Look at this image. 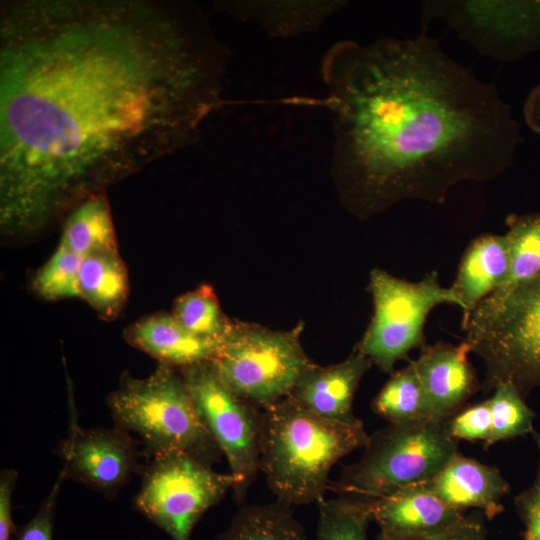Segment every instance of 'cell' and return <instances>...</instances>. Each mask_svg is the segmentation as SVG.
Returning <instances> with one entry per match:
<instances>
[{"label":"cell","instance_id":"obj_1","mask_svg":"<svg viewBox=\"0 0 540 540\" xmlns=\"http://www.w3.org/2000/svg\"><path fill=\"white\" fill-rule=\"evenodd\" d=\"M196 4H0V227L29 238L197 140L230 51Z\"/></svg>","mask_w":540,"mask_h":540},{"label":"cell","instance_id":"obj_30","mask_svg":"<svg viewBox=\"0 0 540 540\" xmlns=\"http://www.w3.org/2000/svg\"><path fill=\"white\" fill-rule=\"evenodd\" d=\"M538 450L537 473L532 485L514 498L523 525V540H540V432L532 433Z\"/></svg>","mask_w":540,"mask_h":540},{"label":"cell","instance_id":"obj_21","mask_svg":"<svg viewBox=\"0 0 540 540\" xmlns=\"http://www.w3.org/2000/svg\"><path fill=\"white\" fill-rule=\"evenodd\" d=\"M79 292L80 297L102 316L118 314L129 292L127 269L118 252H100L83 257Z\"/></svg>","mask_w":540,"mask_h":540},{"label":"cell","instance_id":"obj_26","mask_svg":"<svg viewBox=\"0 0 540 540\" xmlns=\"http://www.w3.org/2000/svg\"><path fill=\"white\" fill-rule=\"evenodd\" d=\"M172 315L189 332L218 341H222L233 326L208 285L180 296L174 303Z\"/></svg>","mask_w":540,"mask_h":540},{"label":"cell","instance_id":"obj_8","mask_svg":"<svg viewBox=\"0 0 540 540\" xmlns=\"http://www.w3.org/2000/svg\"><path fill=\"white\" fill-rule=\"evenodd\" d=\"M234 487L230 473L184 451H166L152 456L134 508L172 540H191L202 516Z\"/></svg>","mask_w":540,"mask_h":540},{"label":"cell","instance_id":"obj_22","mask_svg":"<svg viewBox=\"0 0 540 540\" xmlns=\"http://www.w3.org/2000/svg\"><path fill=\"white\" fill-rule=\"evenodd\" d=\"M505 223L509 267L500 286L482 301L488 304L498 302L540 274V212L510 214Z\"/></svg>","mask_w":540,"mask_h":540},{"label":"cell","instance_id":"obj_24","mask_svg":"<svg viewBox=\"0 0 540 540\" xmlns=\"http://www.w3.org/2000/svg\"><path fill=\"white\" fill-rule=\"evenodd\" d=\"M371 407L375 414L392 424L429 419L424 393L413 361L392 374L374 398Z\"/></svg>","mask_w":540,"mask_h":540},{"label":"cell","instance_id":"obj_5","mask_svg":"<svg viewBox=\"0 0 540 540\" xmlns=\"http://www.w3.org/2000/svg\"><path fill=\"white\" fill-rule=\"evenodd\" d=\"M462 329L484 363L485 393L508 383L526 399L540 388V274L498 302H481Z\"/></svg>","mask_w":540,"mask_h":540},{"label":"cell","instance_id":"obj_27","mask_svg":"<svg viewBox=\"0 0 540 540\" xmlns=\"http://www.w3.org/2000/svg\"><path fill=\"white\" fill-rule=\"evenodd\" d=\"M491 410V435L485 449L497 442L532 434L535 413L511 384H500L488 398Z\"/></svg>","mask_w":540,"mask_h":540},{"label":"cell","instance_id":"obj_31","mask_svg":"<svg viewBox=\"0 0 540 540\" xmlns=\"http://www.w3.org/2000/svg\"><path fill=\"white\" fill-rule=\"evenodd\" d=\"M64 480V475L60 471L36 514L25 525L18 528L15 540H53L57 498Z\"/></svg>","mask_w":540,"mask_h":540},{"label":"cell","instance_id":"obj_29","mask_svg":"<svg viewBox=\"0 0 540 540\" xmlns=\"http://www.w3.org/2000/svg\"><path fill=\"white\" fill-rule=\"evenodd\" d=\"M491 410L489 400L460 409L449 418V431L453 438L483 443L486 446L491 435Z\"/></svg>","mask_w":540,"mask_h":540},{"label":"cell","instance_id":"obj_15","mask_svg":"<svg viewBox=\"0 0 540 540\" xmlns=\"http://www.w3.org/2000/svg\"><path fill=\"white\" fill-rule=\"evenodd\" d=\"M372 365L370 359L357 351L338 364L328 367L312 365L288 398L325 419L362 424L353 412V400L362 377Z\"/></svg>","mask_w":540,"mask_h":540},{"label":"cell","instance_id":"obj_6","mask_svg":"<svg viewBox=\"0 0 540 540\" xmlns=\"http://www.w3.org/2000/svg\"><path fill=\"white\" fill-rule=\"evenodd\" d=\"M107 406L115 426L136 433L152 456L179 450L209 464L221 453L173 367L160 364L142 379L123 376Z\"/></svg>","mask_w":540,"mask_h":540},{"label":"cell","instance_id":"obj_19","mask_svg":"<svg viewBox=\"0 0 540 540\" xmlns=\"http://www.w3.org/2000/svg\"><path fill=\"white\" fill-rule=\"evenodd\" d=\"M508 267L509 246L505 235L483 234L470 243L451 286L462 305V325L479 303L500 286Z\"/></svg>","mask_w":540,"mask_h":540},{"label":"cell","instance_id":"obj_12","mask_svg":"<svg viewBox=\"0 0 540 540\" xmlns=\"http://www.w3.org/2000/svg\"><path fill=\"white\" fill-rule=\"evenodd\" d=\"M67 437L58 447L65 479L74 480L107 498L114 496L138 469L137 447L124 429L82 428L70 405Z\"/></svg>","mask_w":540,"mask_h":540},{"label":"cell","instance_id":"obj_18","mask_svg":"<svg viewBox=\"0 0 540 540\" xmlns=\"http://www.w3.org/2000/svg\"><path fill=\"white\" fill-rule=\"evenodd\" d=\"M344 1H221L216 9L260 26L269 36L292 38L316 32Z\"/></svg>","mask_w":540,"mask_h":540},{"label":"cell","instance_id":"obj_11","mask_svg":"<svg viewBox=\"0 0 540 540\" xmlns=\"http://www.w3.org/2000/svg\"><path fill=\"white\" fill-rule=\"evenodd\" d=\"M444 22L479 54L513 62L540 50V1H425L424 28Z\"/></svg>","mask_w":540,"mask_h":540},{"label":"cell","instance_id":"obj_32","mask_svg":"<svg viewBox=\"0 0 540 540\" xmlns=\"http://www.w3.org/2000/svg\"><path fill=\"white\" fill-rule=\"evenodd\" d=\"M484 518L481 512L476 511L470 515H465L460 523L440 534L393 538L379 533L377 540H487Z\"/></svg>","mask_w":540,"mask_h":540},{"label":"cell","instance_id":"obj_28","mask_svg":"<svg viewBox=\"0 0 540 540\" xmlns=\"http://www.w3.org/2000/svg\"><path fill=\"white\" fill-rule=\"evenodd\" d=\"M83 257L59 243L36 273L32 286L46 300L80 297L79 272Z\"/></svg>","mask_w":540,"mask_h":540},{"label":"cell","instance_id":"obj_14","mask_svg":"<svg viewBox=\"0 0 540 540\" xmlns=\"http://www.w3.org/2000/svg\"><path fill=\"white\" fill-rule=\"evenodd\" d=\"M368 502L371 521L378 525L379 533L393 538L440 534L465 517V513L448 506L425 483Z\"/></svg>","mask_w":540,"mask_h":540},{"label":"cell","instance_id":"obj_20","mask_svg":"<svg viewBox=\"0 0 540 540\" xmlns=\"http://www.w3.org/2000/svg\"><path fill=\"white\" fill-rule=\"evenodd\" d=\"M59 243L82 257L100 252H118L106 191L84 199L66 215Z\"/></svg>","mask_w":540,"mask_h":540},{"label":"cell","instance_id":"obj_17","mask_svg":"<svg viewBox=\"0 0 540 540\" xmlns=\"http://www.w3.org/2000/svg\"><path fill=\"white\" fill-rule=\"evenodd\" d=\"M128 341L170 367L211 362L221 341L197 336L171 314H156L139 320L127 331Z\"/></svg>","mask_w":540,"mask_h":540},{"label":"cell","instance_id":"obj_33","mask_svg":"<svg viewBox=\"0 0 540 540\" xmlns=\"http://www.w3.org/2000/svg\"><path fill=\"white\" fill-rule=\"evenodd\" d=\"M18 473L4 469L0 473V540H11L18 527L13 520V492Z\"/></svg>","mask_w":540,"mask_h":540},{"label":"cell","instance_id":"obj_3","mask_svg":"<svg viewBox=\"0 0 540 540\" xmlns=\"http://www.w3.org/2000/svg\"><path fill=\"white\" fill-rule=\"evenodd\" d=\"M368 438L363 423L328 420L286 398L261 410L259 470L276 500L318 504L334 465L364 448Z\"/></svg>","mask_w":540,"mask_h":540},{"label":"cell","instance_id":"obj_13","mask_svg":"<svg viewBox=\"0 0 540 540\" xmlns=\"http://www.w3.org/2000/svg\"><path fill=\"white\" fill-rule=\"evenodd\" d=\"M468 353L465 341L458 346L436 343L421 348L413 361L429 419L450 418L478 390L479 382Z\"/></svg>","mask_w":540,"mask_h":540},{"label":"cell","instance_id":"obj_23","mask_svg":"<svg viewBox=\"0 0 540 540\" xmlns=\"http://www.w3.org/2000/svg\"><path fill=\"white\" fill-rule=\"evenodd\" d=\"M216 540H307L292 506L276 500L242 506Z\"/></svg>","mask_w":540,"mask_h":540},{"label":"cell","instance_id":"obj_4","mask_svg":"<svg viewBox=\"0 0 540 540\" xmlns=\"http://www.w3.org/2000/svg\"><path fill=\"white\" fill-rule=\"evenodd\" d=\"M361 458L328 489L365 499L390 495L435 477L456 455L449 418L388 425L369 435Z\"/></svg>","mask_w":540,"mask_h":540},{"label":"cell","instance_id":"obj_34","mask_svg":"<svg viewBox=\"0 0 540 540\" xmlns=\"http://www.w3.org/2000/svg\"><path fill=\"white\" fill-rule=\"evenodd\" d=\"M523 118L526 125L540 136V84L529 92L523 105Z\"/></svg>","mask_w":540,"mask_h":540},{"label":"cell","instance_id":"obj_10","mask_svg":"<svg viewBox=\"0 0 540 540\" xmlns=\"http://www.w3.org/2000/svg\"><path fill=\"white\" fill-rule=\"evenodd\" d=\"M181 377L202 423L227 460L235 480L233 497L241 502L259 471L261 411L230 389L211 362L183 367Z\"/></svg>","mask_w":540,"mask_h":540},{"label":"cell","instance_id":"obj_2","mask_svg":"<svg viewBox=\"0 0 540 540\" xmlns=\"http://www.w3.org/2000/svg\"><path fill=\"white\" fill-rule=\"evenodd\" d=\"M332 165L351 209L444 203L459 182L511 167L523 140L496 85L451 58L425 30L334 43L321 65Z\"/></svg>","mask_w":540,"mask_h":540},{"label":"cell","instance_id":"obj_9","mask_svg":"<svg viewBox=\"0 0 540 540\" xmlns=\"http://www.w3.org/2000/svg\"><path fill=\"white\" fill-rule=\"evenodd\" d=\"M369 291L374 313L356 351L386 373L393 372L397 361L408 359L410 351L425 346L424 326L433 308L462 306L452 288L440 284L435 271L409 282L374 269Z\"/></svg>","mask_w":540,"mask_h":540},{"label":"cell","instance_id":"obj_25","mask_svg":"<svg viewBox=\"0 0 540 540\" xmlns=\"http://www.w3.org/2000/svg\"><path fill=\"white\" fill-rule=\"evenodd\" d=\"M315 540H369L368 499L339 496L318 504Z\"/></svg>","mask_w":540,"mask_h":540},{"label":"cell","instance_id":"obj_7","mask_svg":"<svg viewBox=\"0 0 540 540\" xmlns=\"http://www.w3.org/2000/svg\"><path fill=\"white\" fill-rule=\"evenodd\" d=\"M211 363L230 389L261 410L288 398L313 365L298 331L246 324H233Z\"/></svg>","mask_w":540,"mask_h":540},{"label":"cell","instance_id":"obj_16","mask_svg":"<svg viewBox=\"0 0 540 540\" xmlns=\"http://www.w3.org/2000/svg\"><path fill=\"white\" fill-rule=\"evenodd\" d=\"M425 484L448 506L463 513L475 509L488 520L504 511L502 499L510 490L496 467L459 452Z\"/></svg>","mask_w":540,"mask_h":540}]
</instances>
